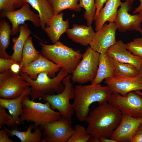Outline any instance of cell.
Listing matches in <instances>:
<instances>
[{"mask_svg":"<svg viewBox=\"0 0 142 142\" xmlns=\"http://www.w3.org/2000/svg\"><path fill=\"white\" fill-rule=\"evenodd\" d=\"M100 138L91 136L88 142H100Z\"/></svg>","mask_w":142,"mask_h":142,"instance_id":"7bdbcfd3","label":"cell"},{"mask_svg":"<svg viewBox=\"0 0 142 142\" xmlns=\"http://www.w3.org/2000/svg\"><path fill=\"white\" fill-rule=\"evenodd\" d=\"M111 59L114 66V77H131L138 75V70L133 65L118 62Z\"/></svg>","mask_w":142,"mask_h":142,"instance_id":"f1b7e54d","label":"cell"},{"mask_svg":"<svg viewBox=\"0 0 142 142\" xmlns=\"http://www.w3.org/2000/svg\"><path fill=\"white\" fill-rule=\"evenodd\" d=\"M142 123V117L135 118L122 114L120 122L113 131L110 139L116 142H131L133 136Z\"/></svg>","mask_w":142,"mask_h":142,"instance_id":"4fadbf2b","label":"cell"},{"mask_svg":"<svg viewBox=\"0 0 142 142\" xmlns=\"http://www.w3.org/2000/svg\"><path fill=\"white\" fill-rule=\"evenodd\" d=\"M139 75L142 79V65L138 70Z\"/></svg>","mask_w":142,"mask_h":142,"instance_id":"f6af8a7d","label":"cell"},{"mask_svg":"<svg viewBox=\"0 0 142 142\" xmlns=\"http://www.w3.org/2000/svg\"><path fill=\"white\" fill-rule=\"evenodd\" d=\"M134 0H129L122 3L118 11L114 21L117 29L120 32L135 30L140 32L142 22V12L131 15L128 13L132 8Z\"/></svg>","mask_w":142,"mask_h":142,"instance_id":"8fae6325","label":"cell"},{"mask_svg":"<svg viewBox=\"0 0 142 142\" xmlns=\"http://www.w3.org/2000/svg\"><path fill=\"white\" fill-rule=\"evenodd\" d=\"M61 69L60 66L48 59L40 54L37 59L22 68L21 72L27 73L32 79L35 80L38 74L42 72H47L48 76L53 78L56 73L58 72Z\"/></svg>","mask_w":142,"mask_h":142,"instance_id":"2e32d148","label":"cell"},{"mask_svg":"<svg viewBox=\"0 0 142 142\" xmlns=\"http://www.w3.org/2000/svg\"><path fill=\"white\" fill-rule=\"evenodd\" d=\"M66 33L72 41L83 46L89 44L95 33L92 27L73 24L71 28H69Z\"/></svg>","mask_w":142,"mask_h":142,"instance_id":"ffe728a7","label":"cell"},{"mask_svg":"<svg viewBox=\"0 0 142 142\" xmlns=\"http://www.w3.org/2000/svg\"><path fill=\"white\" fill-rule=\"evenodd\" d=\"M131 142H142V134H135L133 136Z\"/></svg>","mask_w":142,"mask_h":142,"instance_id":"ab89813d","label":"cell"},{"mask_svg":"<svg viewBox=\"0 0 142 142\" xmlns=\"http://www.w3.org/2000/svg\"><path fill=\"white\" fill-rule=\"evenodd\" d=\"M18 125L15 124L12 126L8 133L9 136H16L19 139L21 142H41L42 133L40 127H38L32 132L33 126L31 124L28 126L26 131H19Z\"/></svg>","mask_w":142,"mask_h":142,"instance_id":"cb8c5ba5","label":"cell"},{"mask_svg":"<svg viewBox=\"0 0 142 142\" xmlns=\"http://www.w3.org/2000/svg\"><path fill=\"white\" fill-rule=\"evenodd\" d=\"M40 54L34 46L32 37L29 36L26 40L23 49L20 64L21 68L37 59Z\"/></svg>","mask_w":142,"mask_h":142,"instance_id":"4316f807","label":"cell"},{"mask_svg":"<svg viewBox=\"0 0 142 142\" xmlns=\"http://www.w3.org/2000/svg\"><path fill=\"white\" fill-rule=\"evenodd\" d=\"M19 28V34L18 37H14L12 39L13 43L12 49L13 52L11 56V59L20 64L24 44L32 32L26 23L21 25Z\"/></svg>","mask_w":142,"mask_h":142,"instance_id":"603a6c76","label":"cell"},{"mask_svg":"<svg viewBox=\"0 0 142 142\" xmlns=\"http://www.w3.org/2000/svg\"><path fill=\"white\" fill-rule=\"evenodd\" d=\"M14 8H18L21 7L26 0H10Z\"/></svg>","mask_w":142,"mask_h":142,"instance_id":"f35d334b","label":"cell"},{"mask_svg":"<svg viewBox=\"0 0 142 142\" xmlns=\"http://www.w3.org/2000/svg\"><path fill=\"white\" fill-rule=\"evenodd\" d=\"M9 130L6 128L0 130V142H15L16 141L9 138L8 133Z\"/></svg>","mask_w":142,"mask_h":142,"instance_id":"d590c367","label":"cell"},{"mask_svg":"<svg viewBox=\"0 0 142 142\" xmlns=\"http://www.w3.org/2000/svg\"><path fill=\"white\" fill-rule=\"evenodd\" d=\"M40 127L43 136L41 142H67L74 131L71 119L62 116Z\"/></svg>","mask_w":142,"mask_h":142,"instance_id":"ba28073f","label":"cell"},{"mask_svg":"<svg viewBox=\"0 0 142 142\" xmlns=\"http://www.w3.org/2000/svg\"><path fill=\"white\" fill-rule=\"evenodd\" d=\"M141 33V35H142V29H141V31L140 32Z\"/></svg>","mask_w":142,"mask_h":142,"instance_id":"7dc6e473","label":"cell"},{"mask_svg":"<svg viewBox=\"0 0 142 142\" xmlns=\"http://www.w3.org/2000/svg\"><path fill=\"white\" fill-rule=\"evenodd\" d=\"M127 49L135 55L142 58V38L134 39L126 44Z\"/></svg>","mask_w":142,"mask_h":142,"instance_id":"1f68e13d","label":"cell"},{"mask_svg":"<svg viewBox=\"0 0 142 142\" xmlns=\"http://www.w3.org/2000/svg\"><path fill=\"white\" fill-rule=\"evenodd\" d=\"M0 11L12 12L15 10L10 0H0Z\"/></svg>","mask_w":142,"mask_h":142,"instance_id":"e575fe53","label":"cell"},{"mask_svg":"<svg viewBox=\"0 0 142 142\" xmlns=\"http://www.w3.org/2000/svg\"><path fill=\"white\" fill-rule=\"evenodd\" d=\"M31 87L26 88L22 94L16 98L6 99L1 98H0V106L8 109L12 118L6 124L8 127L17 124L20 125L19 117L22 113V105L21 103L22 99L26 95H31Z\"/></svg>","mask_w":142,"mask_h":142,"instance_id":"ac0fdd59","label":"cell"},{"mask_svg":"<svg viewBox=\"0 0 142 142\" xmlns=\"http://www.w3.org/2000/svg\"><path fill=\"white\" fill-rule=\"evenodd\" d=\"M126 1H129V0H125ZM140 3L139 6L136 8L133 11V14H138L140 12H142V0H139Z\"/></svg>","mask_w":142,"mask_h":142,"instance_id":"60d3db41","label":"cell"},{"mask_svg":"<svg viewBox=\"0 0 142 142\" xmlns=\"http://www.w3.org/2000/svg\"><path fill=\"white\" fill-rule=\"evenodd\" d=\"M122 113L117 108L108 102L96 108L86 117V128L91 136L110 138L113 133L119 124Z\"/></svg>","mask_w":142,"mask_h":142,"instance_id":"6da1fadb","label":"cell"},{"mask_svg":"<svg viewBox=\"0 0 142 142\" xmlns=\"http://www.w3.org/2000/svg\"><path fill=\"white\" fill-rule=\"evenodd\" d=\"M11 26L4 19L0 22V57L9 59L10 55L6 52V49L10 44V35H11Z\"/></svg>","mask_w":142,"mask_h":142,"instance_id":"484cf974","label":"cell"},{"mask_svg":"<svg viewBox=\"0 0 142 142\" xmlns=\"http://www.w3.org/2000/svg\"><path fill=\"white\" fill-rule=\"evenodd\" d=\"M135 92L142 97V92L140 90H137L135 91Z\"/></svg>","mask_w":142,"mask_h":142,"instance_id":"bcb514c9","label":"cell"},{"mask_svg":"<svg viewBox=\"0 0 142 142\" xmlns=\"http://www.w3.org/2000/svg\"><path fill=\"white\" fill-rule=\"evenodd\" d=\"M71 77L72 75L69 74L63 79L62 83L64 88L62 92L56 95L46 94L39 100L49 103L51 108L58 110L62 116L71 119L74 110L72 104L69 103V100L74 99L75 96L74 88L70 82Z\"/></svg>","mask_w":142,"mask_h":142,"instance_id":"8992f818","label":"cell"},{"mask_svg":"<svg viewBox=\"0 0 142 142\" xmlns=\"http://www.w3.org/2000/svg\"><path fill=\"white\" fill-rule=\"evenodd\" d=\"M38 13L40 22V26L43 29L47 23L54 16L52 7L48 0H26Z\"/></svg>","mask_w":142,"mask_h":142,"instance_id":"d4e9b609","label":"cell"},{"mask_svg":"<svg viewBox=\"0 0 142 142\" xmlns=\"http://www.w3.org/2000/svg\"><path fill=\"white\" fill-rule=\"evenodd\" d=\"M12 116L6 112L5 108L0 106V128L5 124L12 118Z\"/></svg>","mask_w":142,"mask_h":142,"instance_id":"836d02e7","label":"cell"},{"mask_svg":"<svg viewBox=\"0 0 142 142\" xmlns=\"http://www.w3.org/2000/svg\"><path fill=\"white\" fill-rule=\"evenodd\" d=\"M74 132L67 142H88L91 137L84 126L77 125Z\"/></svg>","mask_w":142,"mask_h":142,"instance_id":"4dcf8cb0","label":"cell"},{"mask_svg":"<svg viewBox=\"0 0 142 142\" xmlns=\"http://www.w3.org/2000/svg\"><path fill=\"white\" fill-rule=\"evenodd\" d=\"M68 74L60 69L53 78L49 77L48 72H43L39 73L36 79L33 80L27 73L21 72L20 73L23 79L30 85L31 100L33 101L37 99L39 100L46 94L52 95L55 93L59 94L62 92L64 88L62 80Z\"/></svg>","mask_w":142,"mask_h":142,"instance_id":"5b68a950","label":"cell"},{"mask_svg":"<svg viewBox=\"0 0 142 142\" xmlns=\"http://www.w3.org/2000/svg\"><path fill=\"white\" fill-rule=\"evenodd\" d=\"M99 54L90 47L86 49L72 74L71 79L73 82L83 84L94 80L98 68Z\"/></svg>","mask_w":142,"mask_h":142,"instance_id":"52a82bcc","label":"cell"},{"mask_svg":"<svg viewBox=\"0 0 142 142\" xmlns=\"http://www.w3.org/2000/svg\"><path fill=\"white\" fill-rule=\"evenodd\" d=\"M105 79L104 83L113 93L124 96L130 92L142 90V79L139 74L133 77H114Z\"/></svg>","mask_w":142,"mask_h":142,"instance_id":"5bb4252c","label":"cell"},{"mask_svg":"<svg viewBox=\"0 0 142 142\" xmlns=\"http://www.w3.org/2000/svg\"><path fill=\"white\" fill-rule=\"evenodd\" d=\"M137 133L142 134V123L139 126L135 134Z\"/></svg>","mask_w":142,"mask_h":142,"instance_id":"ee69618b","label":"cell"},{"mask_svg":"<svg viewBox=\"0 0 142 142\" xmlns=\"http://www.w3.org/2000/svg\"><path fill=\"white\" fill-rule=\"evenodd\" d=\"M29 4L25 2L19 9L12 12L1 11V17H6L12 24L11 35H17L19 32V27L26 21L32 22L35 27L40 26V22L38 14L35 13L31 9Z\"/></svg>","mask_w":142,"mask_h":142,"instance_id":"30bf717a","label":"cell"},{"mask_svg":"<svg viewBox=\"0 0 142 142\" xmlns=\"http://www.w3.org/2000/svg\"><path fill=\"white\" fill-rule=\"evenodd\" d=\"M108 102L118 108L122 114L135 118L142 117V97L131 92L124 96L112 93Z\"/></svg>","mask_w":142,"mask_h":142,"instance_id":"9c48e42d","label":"cell"},{"mask_svg":"<svg viewBox=\"0 0 142 142\" xmlns=\"http://www.w3.org/2000/svg\"><path fill=\"white\" fill-rule=\"evenodd\" d=\"M107 1V0H95L96 10L94 20L97 18L100 11L103 7L104 4L106 3Z\"/></svg>","mask_w":142,"mask_h":142,"instance_id":"8d00e7d4","label":"cell"},{"mask_svg":"<svg viewBox=\"0 0 142 142\" xmlns=\"http://www.w3.org/2000/svg\"><path fill=\"white\" fill-rule=\"evenodd\" d=\"M52 8L54 15L58 14L66 9L80 11L81 7L78 3L80 0H48Z\"/></svg>","mask_w":142,"mask_h":142,"instance_id":"83f0119b","label":"cell"},{"mask_svg":"<svg viewBox=\"0 0 142 142\" xmlns=\"http://www.w3.org/2000/svg\"><path fill=\"white\" fill-rule=\"evenodd\" d=\"M30 95H25L22 99V109L19 117L20 124H23L25 121L33 122V129L35 130L39 125L57 120L61 117L60 113L54 111L49 103L45 102L43 104L35 102L29 99Z\"/></svg>","mask_w":142,"mask_h":142,"instance_id":"277c9868","label":"cell"},{"mask_svg":"<svg viewBox=\"0 0 142 142\" xmlns=\"http://www.w3.org/2000/svg\"><path fill=\"white\" fill-rule=\"evenodd\" d=\"M75 96L72 104L76 116L80 121H85L93 103L99 105L108 102L112 93L107 85L102 86L100 83L82 85H77L74 88Z\"/></svg>","mask_w":142,"mask_h":142,"instance_id":"7a4b0ae2","label":"cell"},{"mask_svg":"<svg viewBox=\"0 0 142 142\" xmlns=\"http://www.w3.org/2000/svg\"><path fill=\"white\" fill-rule=\"evenodd\" d=\"M30 86L20 73L13 72L11 77L0 81V97L6 99L16 98L22 94L26 88Z\"/></svg>","mask_w":142,"mask_h":142,"instance_id":"9a60e30c","label":"cell"},{"mask_svg":"<svg viewBox=\"0 0 142 142\" xmlns=\"http://www.w3.org/2000/svg\"><path fill=\"white\" fill-rule=\"evenodd\" d=\"M11 69L14 73H20L21 69L20 64L18 63L13 64L11 66Z\"/></svg>","mask_w":142,"mask_h":142,"instance_id":"74e56055","label":"cell"},{"mask_svg":"<svg viewBox=\"0 0 142 142\" xmlns=\"http://www.w3.org/2000/svg\"><path fill=\"white\" fill-rule=\"evenodd\" d=\"M121 3V0H107L105 6L100 11L97 18L94 20L96 32L100 29L106 22H114L118 8Z\"/></svg>","mask_w":142,"mask_h":142,"instance_id":"44dd1931","label":"cell"},{"mask_svg":"<svg viewBox=\"0 0 142 142\" xmlns=\"http://www.w3.org/2000/svg\"><path fill=\"white\" fill-rule=\"evenodd\" d=\"M42 55L59 65L61 69L68 74H72L78 65L82 55L79 50H74L58 41L53 45L42 42L39 43Z\"/></svg>","mask_w":142,"mask_h":142,"instance_id":"3957f363","label":"cell"},{"mask_svg":"<svg viewBox=\"0 0 142 142\" xmlns=\"http://www.w3.org/2000/svg\"><path fill=\"white\" fill-rule=\"evenodd\" d=\"M114 77V68L111 58L106 52L100 53L97 74L91 84L100 83L104 79Z\"/></svg>","mask_w":142,"mask_h":142,"instance_id":"7402d4cb","label":"cell"},{"mask_svg":"<svg viewBox=\"0 0 142 142\" xmlns=\"http://www.w3.org/2000/svg\"><path fill=\"white\" fill-rule=\"evenodd\" d=\"M100 142H116L114 140L103 136L100 137Z\"/></svg>","mask_w":142,"mask_h":142,"instance_id":"b9f144b4","label":"cell"},{"mask_svg":"<svg viewBox=\"0 0 142 142\" xmlns=\"http://www.w3.org/2000/svg\"><path fill=\"white\" fill-rule=\"evenodd\" d=\"M106 52L114 60L131 64L138 70L142 65V58L133 54L127 49L126 44L121 40L109 48Z\"/></svg>","mask_w":142,"mask_h":142,"instance_id":"e0dca14e","label":"cell"},{"mask_svg":"<svg viewBox=\"0 0 142 142\" xmlns=\"http://www.w3.org/2000/svg\"><path fill=\"white\" fill-rule=\"evenodd\" d=\"M117 27L115 22L105 23L101 28L95 32L90 42V47L99 53L106 52L116 42V32Z\"/></svg>","mask_w":142,"mask_h":142,"instance_id":"7c38bea8","label":"cell"},{"mask_svg":"<svg viewBox=\"0 0 142 142\" xmlns=\"http://www.w3.org/2000/svg\"><path fill=\"white\" fill-rule=\"evenodd\" d=\"M16 63L17 62L11 59L0 58V73L10 69L12 65Z\"/></svg>","mask_w":142,"mask_h":142,"instance_id":"d6a6232c","label":"cell"},{"mask_svg":"<svg viewBox=\"0 0 142 142\" xmlns=\"http://www.w3.org/2000/svg\"><path fill=\"white\" fill-rule=\"evenodd\" d=\"M79 1V6L85 10L84 17L86 21L87 26H91L96 13L95 0H80Z\"/></svg>","mask_w":142,"mask_h":142,"instance_id":"f546056e","label":"cell"},{"mask_svg":"<svg viewBox=\"0 0 142 142\" xmlns=\"http://www.w3.org/2000/svg\"><path fill=\"white\" fill-rule=\"evenodd\" d=\"M63 12L54 15L47 23L44 29L45 32L52 43L54 44L59 41L62 34L66 32L70 26L69 21L63 19Z\"/></svg>","mask_w":142,"mask_h":142,"instance_id":"d6986e66","label":"cell"}]
</instances>
